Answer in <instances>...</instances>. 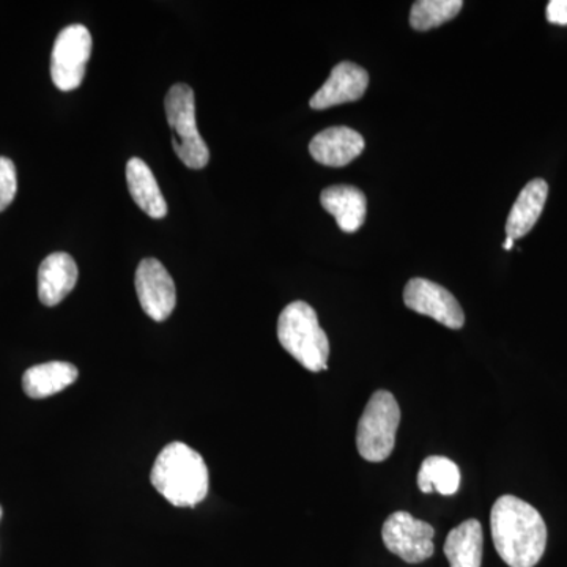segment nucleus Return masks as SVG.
Returning a JSON list of instances; mask_svg holds the SVG:
<instances>
[{"label": "nucleus", "instance_id": "obj_2", "mask_svg": "<svg viewBox=\"0 0 567 567\" xmlns=\"http://www.w3.org/2000/svg\"><path fill=\"white\" fill-rule=\"evenodd\" d=\"M153 487L177 507H194L208 495L210 480L203 456L185 443L163 447L153 465Z\"/></svg>", "mask_w": 567, "mask_h": 567}, {"label": "nucleus", "instance_id": "obj_9", "mask_svg": "<svg viewBox=\"0 0 567 567\" xmlns=\"http://www.w3.org/2000/svg\"><path fill=\"white\" fill-rule=\"evenodd\" d=\"M404 303L417 315L431 317L451 330H461L465 324L464 309L456 297L429 279H410L404 289Z\"/></svg>", "mask_w": 567, "mask_h": 567}, {"label": "nucleus", "instance_id": "obj_18", "mask_svg": "<svg viewBox=\"0 0 567 567\" xmlns=\"http://www.w3.org/2000/svg\"><path fill=\"white\" fill-rule=\"evenodd\" d=\"M417 487L423 494L439 492L440 495L457 494L461 487V470L451 458L431 456L425 458L417 473Z\"/></svg>", "mask_w": 567, "mask_h": 567}, {"label": "nucleus", "instance_id": "obj_5", "mask_svg": "<svg viewBox=\"0 0 567 567\" xmlns=\"http://www.w3.org/2000/svg\"><path fill=\"white\" fill-rule=\"evenodd\" d=\"M401 409L390 391L379 390L369 399L357 431L360 456L368 462H383L393 453Z\"/></svg>", "mask_w": 567, "mask_h": 567}, {"label": "nucleus", "instance_id": "obj_4", "mask_svg": "<svg viewBox=\"0 0 567 567\" xmlns=\"http://www.w3.org/2000/svg\"><path fill=\"white\" fill-rule=\"evenodd\" d=\"M167 123L173 132V147L189 169H204L210 162V151L196 125V96L188 84H175L164 100Z\"/></svg>", "mask_w": 567, "mask_h": 567}, {"label": "nucleus", "instance_id": "obj_1", "mask_svg": "<svg viewBox=\"0 0 567 567\" xmlns=\"http://www.w3.org/2000/svg\"><path fill=\"white\" fill-rule=\"evenodd\" d=\"M491 532L499 558L509 567H535L547 546V527L535 507L514 495L492 506Z\"/></svg>", "mask_w": 567, "mask_h": 567}, {"label": "nucleus", "instance_id": "obj_3", "mask_svg": "<svg viewBox=\"0 0 567 567\" xmlns=\"http://www.w3.org/2000/svg\"><path fill=\"white\" fill-rule=\"evenodd\" d=\"M278 339L284 350L308 371L316 374L327 371L330 341L317 312L306 301H293L284 308L278 320Z\"/></svg>", "mask_w": 567, "mask_h": 567}, {"label": "nucleus", "instance_id": "obj_14", "mask_svg": "<svg viewBox=\"0 0 567 567\" xmlns=\"http://www.w3.org/2000/svg\"><path fill=\"white\" fill-rule=\"evenodd\" d=\"M548 196V185L543 178H535L518 194L513 210L507 216L506 235L514 241L525 237L543 215Z\"/></svg>", "mask_w": 567, "mask_h": 567}, {"label": "nucleus", "instance_id": "obj_20", "mask_svg": "<svg viewBox=\"0 0 567 567\" xmlns=\"http://www.w3.org/2000/svg\"><path fill=\"white\" fill-rule=\"evenodd\" d=\"M18 192L17 167L10 158L0 156V213L7 210Z\"/></svg>", "mask_w": 567, "mask_h": 567}, {"label": "nucleus", "instance_id": "obj_10", "mask_svg": "<svg viewBox=\"0 0 567 567\" xmlns=\"http://www.w3.org/2000/svg\"><path fill=\"white\" fill-rule=\"evenodd\" d=\"M368 85V71L353 62L338 63L322 87L312 95L309 106L323 111L339 104L357 102L364 95Z\"/></svg>", "mask_w": 567, "mask_h": 567}, {"label": "nucleus", "instance_id": "obj_12", "mask_svg": "<svg viewBox=\"0 0 567 567\" xmlns=\"http://www.w3.org/2000/svg\"><path fill=\"white\" fill-rule=\"evenodd\" d=\"M78 265L66 252H54L41 262L39 268V298L41 303L52 308L65 300L76 287Z\"/></svg>", "mask_w": 567, "mask_h": 567}, {"label": "nucleus", "instance_id": "obj_22", "mask_svg": "<svg viewBox=\"0 0 567 567\" xmlns=\"http://www.w3.org/2000/svg\"><path fill=\"white\" fill-rule=\"evenodd\" d=\"M513 246H514L513 238L507 237L505 244H503V248H505L506 251H511V249H513Z\"/></svg>", "mask_w": 567, "mask_h": 567}, {"label": "nucleus", "instance_id": "obj_8", "mask_svg": "<svg viewBox=\"0 0 567 567\" xmlns=\"http://www.w3.org/2000/svg\"><path fill=\"white\" fill-rule=\"evenodd\" d=\"M134 286L145 315L155 322L169 319L177 305V290L173 276L159 260L153 257L142 260L136 270Z\"/></svg>", "mask_w": 567, "mask_h": 567}, {"label": "nucleus", "instance_id": "obj_13", "mask_svg": "<svg viewBox=\"0 0 567 567\" xmlns=\"http://www.w3.org/2000/svg\"><path fill=\"white\" fill-rule=\"evenodd\" d=\"M324 212L336 218L339 229L354 234L361 229L368 215V200L361 189L349 185L328 186L320 196Z\"/></svg>", "mask_w": 567, "mask_h": 567}, {"label": "nucleus", "instance_id": "obj_23", "mask_svg": "<svg viewBox=\"0 0 567 567\" xmlns=\"http://www.w3.org/2000/svg\"><path fill=\"white\" fill-rule=\"evenodd\" d=\"M0 518H2V506H0Z\"/></svg>", "mask_w": 567, "mask_h": 567}, {"label": "nucleus", "instance_id": "obj_15", "mask_svg": "<svg viewBox=\"0 0 567 567\" xmlns=\"http://www.w3.org/2000/svg\"><path fill=\"white\" fill-rule=\"evenodd\" d=\"M80 377L76 365L65 361H51L33 365L22 375V390L31 399H47L61 393Z\"/></svg>", "mask_w": 567, "mask_h": 567}, {"label": "nucleus", "instance_id": "obj_6", "mask_svg": "<svg viewBox=\"0 0 567 567\" xmlns=\"http://www.w3.org/2000/svg\"><path fill=\"white\" fill-rule=\"evenodd\" d=\"M92 35L82 24L69 25L55 39L51 55V78L55 87L71 92L84 81L92 54Z\"/></svg>", "mask_w": 567, "mask_h": 567}, {"label": "nucleus", "instance_id": "obj_21", "mask_svg": "<svg viewBox=\"0 0 567 567\" xmlns=\"http://www.w3.org/2000/svg\"><path fill=\"white\" fill-rule=\"evenodd\" d=\"M547 20L551 24L567 25V0H551V2H548Z\"/></svg>", "mask_w": 567, "mask_h": 567}, {"label": "nucleus", "instance_id": "obj_17", "mask_svg": "<svg viewBox=\"0 0 567 567\" xmlns=\"http://www.w3.org/2000/svg\"><path fill=\"white\" fill-rule=\"evenodd\" d=\"M483 543V527L475 518H470L451 529L443 551L451 567H481Z\"/></svg>", "mask_w": 567, "mask_h": 567}, {"label": "nucleus", "instance_id": "obj_19", "mask_svg": "<svg viewBox=\"0 0 567 567\" xmlns=\"http://www.w3.org/2000/svg\"><path fill=\"white\" fill-rule=\"evenodd\" d=\"M462 7H464L462 0H420L413 3L410 25L415 31H431L454 20L461 13Z\"/></svg>", "mask_w": 567, "mask_h": 567}, {"label": "nucleus", "instance_id": "obj_11", "mask_svg": "<svg viewBox=\"0 0 567 567\" xmlns=\"http://www.w3.org/2000/svg\"><path fill=\"white\" fill-rule=\"evenodd\" d=\"M365 142L360 133L347 126L323 130L309 144L317 163L328 167H344L363 153Z\"/></svg>", "mask_w": 567, "mask_h": 567}, {"label": "nucleus", "instance_id": "obj_7", "mask_svg": "<svg viewBox=\"0 0 567 567\" xmlns=\"http://www.w3.org/2000/svg\"><path fill=\"white\" fill-rule=\"evenodd\" d=\"M434 536L432 525L405 511L391 514L382 529L383 544L388 550L410 565L423 563L434 555Z\"/></svg>", "mask_w": 567, "mask_h": 567}, {"label": "nucleus", "instance_id": "obj_16", "mask_svg": "<svg viewBox=\"0 0 567 567\" xmlns=\"http://www.w3.org/2000/svg\"><path fill=\"white\" fill-rule=\"evenodd\" d=\"M126 182L134 203L145 215L153 219H163L167 215V204L158 182L147 163L132 158L126 164Z\"/></svg>", "mask_w": 567, "mask_h": 567}]
</instances>
